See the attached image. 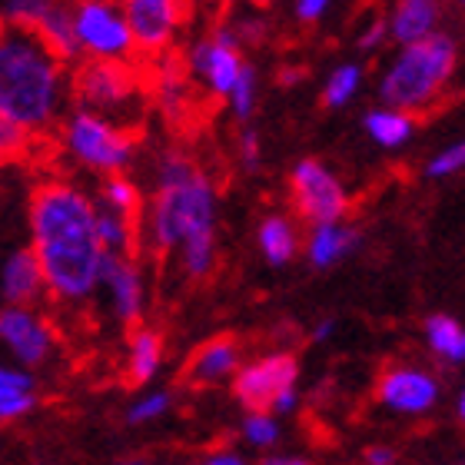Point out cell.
<instances>
[{
  "label": "cell",
  "mask_w": 465,
  "mask_h": 465,
  "mask_svg": "<svg viewBox=\"0 0 465 465\" xmlns=\"http://www.w3.org/2000/svg\"><path fill=\"white\" fill-rule=\"evenodd\" d=\"M30 230L44 286L57 300H84L100 282L104 246L97 236V206L77 186L47 180L30 193Z\"/></svg>",
  "instance_id": "1"
},
{
  "label": "cell",
  "mask_w": 465,
  "mask_h": 465,
  "mask_svg": "<svg viewBox=\"0 0 465 465\" xmlns=\"http://www.w3.org/2000/svg\"><path fill=\"white\" fill-rule=\"evenodd\" d=\"M64 64L47 50L34 27L0 17V116L24 130L54 124Z\"/></svg>",
  "instance_id": "2"
},
{
  "label": "cell",
  "mask_w": 465,
  "mask_h": 465,
  "mask_svg": "<svg viewBox=\"0 0 465 465\" xmlns=\"http://www.w3.org/2000/svg\"><path fill=\"white\" fill-rule=\"evenodd\" d=\"M213 183L183 153H170L160 166V190L153 203V242L170 252L183 236L213 230Z\"/></svg>",
  "instance_id": "3"
},
{
  "label": "cell",
  "mask_w": 465,
  "mask_h": 465,
  "mask_svg": "<svg viewBox=\"0 0 465 465\" xmlns=\"http://www.w3.org/2000/svg\"><path fill=\"white\" fill-rule=\"evenodd\" d=\"M456 40L432 30L429 37L406 44V50L382 77L379 94L392 110L429 116V110H436L439 97L449 90V80L456 74Z\"/></svg>",
  "instance_id": "4"
},
{
  "label": "cell",
  "mask_w": 465,
  "mask_h": 465,
  "mask_svg": "<svg viewBox=\"0 0 465 465\" xmlns=\"http://www.w3.org/2000/svg\"><path fill=\"white\" fill-rule=\"evenodd\" d=\"M134 143H136V130H124V126L107 124L104 116L90 114V110H77L67 124L70 153L77 156L80 163L100 170V173L124 170L130 163Z\"/></svg>",
  "instance_id": "5"
},
{
  "label": "cell",
  "mask_w": 465,
  "mask_h": 465,
  "mask_svg": "<svg viewBox=\"0 0 465 465\" xmlns=\"http://www.w3.org/2000/svg\"><path fill=\"white\" fill-rule=\"evenodd\" d=\"M140 90V64L114 57H90L80 60L74 77H70V94L80 107H120Z\"/></svg>",
  "instance_id": "6"
},
{
  "label": "cell",
  "mask_w": 465,
  "mask_h": 465,
  "mask_svg": "<svg viewBox=\"0 0 465 465\" xmlns=\"http://www.w3.org/2000/svg\"><path fill=\"white\" fill-rule=\"evenodd\" d=\"M70 14H74V34L80 40V50H90V57L140 64L126 20L120 14V0H77Z\"/></svg>",
  "instance_id": "7"
},
{
  "label": "cell",
  "mask_w": 465,
  "mask_h": 465,
  "mask_svg": "<svg viewBox=\"0 0 465 465\" xmlns=\"http://www.w3.org/2000/svg\"><path fill=\"white\" fill-rule=\"evenodd\" d=\"M292 206L310 223H340L349 210L346 190L320 160H300L290 173Z\"/></svg>",
  "instance_id": "8"
},
{
  "label": "cell",
  "mask_w": 465,
  "mask_h": 465,
  "mask_svg": "<svg viewBox=\"0 0 465 465\" xmlns=\"http://www.w3.org/2000/svg\"><path fill=\"white\" fill-rule=\"evenodd\" d=\"M136 57H156L170 47L176 27L186 17V0H120Z\"/></svg>",
  "instance_id": "9"
},
{
  "label": "cell",
  "mask_w": 465,
  "mask_h": 465,
  "mask_svg": "<svg viewBox=\"0 0 465 465\" xmlns=\"http://www.w3.org/2000/svg\"><path fill=\"white\" fill-rule=\"evenodd\" d=\"M300 376V362L290 352H272V356L240 369L232 379V396L246 412H270L282 389H292Z\"/></svg>",
  "instance_id": "10"
},
{
  "label": "cell",
  "mask_w": 465,
  "mask_h": 465,
  "mask_svg": "<svg viewBox=\"0 0 465 465\" xmlns=\"http://www.w3.org/2000/svg\"><path fill=\"white\" fill-rule=\"evenodd\" d=\"M376 396L396 412H426L436 406L439 382L419 369H386L376 382Z\"/></svg>",
  "instance_id": "11"
},
{
  "label": "cell",
  "mask_w": 465,
  "mask_h": 465,
  "mask_svg": "<svg viewBox=\"0 0 465 465\" xmlns=\"http://www.w3.org/2000/svg\"><path fill=\"white\" fill-rule=\"evenodd\" d=\"M0 340L14 349L20 362L37 366L47 359L54 336H50L47 322L34 316L27 306H10V310H0Z\"/></svg>",
  "instance_id": "12"
},
{
  "label": "cell",
  "mask_w": 465,
  "mask_h": 465,
  "mask_svg": "<svg viewBox=\"0 0 465 465\" xmlns=\"http://www.w3.org/2000/svg\"><path fill=\"white\" fill-rule=\"evenodd\" d=\"M240 366V342L232 336H213L203 346H196L186 359L183 382H190L193 389H210L220 386L226 376H232V369Z\"/></svg>",
  "instance_id": "13"
},
{
  "label": "cell",
  "mask_w": 465,
  "mask_h": 465,
  "mask_svg": "<svg viewBox=\"0 0 465 465\" xmlns=\"http://www.w3.org/2000/svg\"><path fill=\"white\" fill-rule=\"evenodd\" d=\"M100 280L107 282L114 292V310L126 326H136L140 312H143V286H140V272H136L130 256L104 250L100 260Z\"/></svg>",
  "instance_id": "14"
},
{
  "label": "cell",
  "mask_w": 465,
  "mask_h": 465,
  "mask_svg": "<svg viewBox=\"0 0 465 465\" xmlns=\"http://www.w3.org/2000/svg\"><path fill=\"white\" fill-rule=\"evenodd\" d=\"M190 64H193V70L203 74L216 97H230L232 84H236V77H240L242 70L236 44H226L220 37H206L203 44H196Z\"/></svg>",
  "instance_id": "15"
},
{
  "label": "cell",
  "mask_w": 465,
  "mask_h": 465,
  "mask_svg": "<svg viewBox=\"0 0 465 465\" xmlns=\"http://www.w3.org/2000/svg\"><path fill=\"white\" fill-rule=\"evenodd\" d=\"M40 292H44V272H40L37 252H34V246L17 250L4 266V296L14 306H30Z\"/></svg>",
  "instance_id": "16"
},
{
  "label": "cell",
  "mask_w": 465,
  "mask_h": 465,
  "mask_svg": "<svg viewBox=\"0 0 465 465\" xmlns=\"http://www.w3.org/2000/svg\"><path fill=\"white\" fill-rule=\"evenodd\" d=\"M34 30H37V37L47 44V50L60 64L80 57V40L74 34V14H70V7L64 0H54L47 14L34 24Z\"/></svg>",
  "instance_id": "17"
},
{
  "label": "cell",
  "mask_w": 465,
  "mask_h": 465,
  "mask_svg": "<svg viewBox=\"0 0 465 465\" xmlns=\"http://www.w3.org/2000/svg\"><path fill=\"white\" fill-rule=\"evenodd\" d=\"M439 17H442V0H396L389 30L399 44H412V40L429 37Z\"/></svg>",
  "instance_id": "18"
},
{
  "label": "cell",
  "mask_w": 465,
  "mask_h": 465,
  "mask_svg": "<svg viewBox=\"0 0 465 465\" xmlns=\"http://www.w3.org/2000/svg\"><path fill=\"white\" fill-rule=\"evenodd\" d=\"M356 242H359L356 230H349V226H340V223H320L310 240V260L316 262V266H332V262H340Z\"/></svg>",
  "instance_id": "19"
},
{
  "label": "cell",
  "mask_w": 465,
  "mask_h": 465,
  "mask_svg": "<svg viewBox=\"0 0 465 465\" xmlns=\"http://www.w3.org/2000/svg\"><path fill=\"white\" fill-rule=\"evenodd\" d=\"M160 356H163V342H160L156 332H150V330L134 332L130 362H126V382H130V386H143L146 379H153L156 366H160Z\"/></svg>",
  "instance_id": "20"
},
{
  "label": "cell",
  "mask_w": 465,
  "mask_h": 465,
  "mask_svg": "<svg viewBox=\"0 0 465 465\" xmlns=\"http://www.w3.org/2000/svg\"><path fill=\"white\" fill-rule=\"evenodd\" d=\"M366 130L369 136L382 146H399L406 143L409 134L416 130V116L412 114H402V110H372L366 114Z\"/></svg>",
  "instance_id": "21"
},
{
  "label": "cell",
  "mask_w": 465,
  "mask_h": 465,
  "mask_svg": "<svg viewBox=\"0 0 465 465\" xmlns=\"http://www.w3.org/2000/svg\"><path fill=\"white\" fill-rule=\"evenodd\" d=\"M260 246H262V256H266L272 266L290 262L292 252H296V232H292L290 220H282V216H270V220H262Z\"/></svg>",
  "instance_id": "22"
},
{
  "label": "cell",
  "mask_w": 465,
  "mask_h": 465,
  "mask_svg": "<svg viewBox=\"0 0 465 465\" xmlns=\"http://www.w3.org/2000/svg\"><path fill=\"white\" fill-rule=\"evenodd\" d=\"M426 336H429V346L436 349V352H442L446 359L465 356V332L452 316H429Z\"/></svg>",
  "instance_id": "23"
},
{
  "label": "cell",
  "mask_w": 465,
  "mask_h": 465,
  "mask_svg": "<svg viewBox=\"0 0 465 465\" xmlns=\"http://www.w3.org/2000/svg\"><path fill=\"white\" fill-rule=\"evenodd\" d=\"M104 200H107V206L114 210V213H120L126 220V223H140V213H143V200H140V193H136V186L130 183V180H124V176H110L107 183H104Z\"/></svg>",
  "instance_id": "24"
},
{
  "label": "cell",
  "mask_w": 465,
  "mask_h": 465,
  "mask_svg": "<svg viewBox=\"0 0 465 465\" xmlns=\"http://www.w3.org/2000/svg\"><path fill=\"white\" fill-rule=\"evenodd\" d=\"M183 266L193 280H203L206 272L213 270V230H200L183 236Z\"/></svg>",
  "instance_id": "25"
},
{
  "label": "cell",
  "mask_w": 465,
  "mask_h": 465,
  "mask_svg": "<svg viewBox=\"0 0 465 465\" xmlns=\"http://www.w3.org/2000/svg\"><path fill=\"white\" fill-rule=\"evenodd\" d=\"M30 150V130L10 124L7 116H0V166L14 163Z\"/></svg>",
  "instance_id": "26"
},
{
  "label": "cell",
  "mask_w": 465,
  "mask_h": 465,
  "mask_svg": "<svg viewBox=\"0 0 465 465\" xmlns=\"http://www.w3.org/2000/svg\"><path fill=\"white\" fill-rule=\"evenodd\" d=\"M359 87V67H340L322 90V107H342Z\"/></svg>",
  "instance_id": "27"
},
{
  "label": "cell",
  "mask_w": 465,
  "mask_h": 465,
  "mask_svg": "<svg viewBox=\"0 0 465 465\" xmlns=\"http://www.w3.org/2000/svg\"><path fill=\"white\" fill-rule=\"evenodd\" d=\"M50 4L54 0H7V14L4 17L14 20V24H24V27H34L50 10Z\"/></svg>",
  "instance_id": "28"
},
{
  "label": "cell",
  "mask_w": 465,
  "mask_h": 465,
  "mask_svg": "<svg viewBox=\"0 0 465 465\" xmlns=\"http://www.w3.org/2000/svg\"><path fill=\"white\" fill-rule=\"evenodd\" d=\"M242 432H246V439H250L252 446H272L276 436H280V429H276V422L270 419V412H250Z\"/></svg>",
  "instance_id": "29"
},
{
  "label": "cell",
  "mask_w": 465,
  "mask_h": 465,
  "mask_svg": "<svg viewBox=\"0 0 465 465\" xmlns=\"http://www.w3.org/2000/svg\"><path fill=\"white\" fill-rule=\"evenodd\" d=\"M252 90H256V74H252L250 67H242L240 77H236V84H232V90H230L236 116H250V110H252Z\"/></svg>",
  "instance_id": "30"
},
{
  "label": "cell",
  "mask_w": 465,
  "mask_h": 465,
  "mask_svg": "<svg viewBox=\"0 0 465 465\" xmlns=\"http://www.w3.org/2000/svg\"><path fill=\"white\" fill-rule=\"evenodd\" d=\"M166 409H170V396H166V392H156V396H150V399H140V402L130 409V422L156 419V416H163Z\"/></svg>",
  "instance_id": "31"
},
{
  "label": "cell",
  "mask_w": 465,
  "mask_h": 465,
  "mask_svg": "<svg viewBox=\"0 0 465 465\" xmlns=\"http://www.w3.org/2000/svg\"><path fill=\"white\" fill-rule=\"evenodd\" d=\"M462 160H465V146H449L446 153H439L432 163L426 166L429 176H449V173H456V170H462Z\"/></svg>",
  "instance_id": "32"
},
{
  "label": "cell",
  "mask_w": 465,
  "mask_h": 465,
  "mask_svg": "<svg viewBox=\"0 0 465 465\" xmlns=\"http://www.w3.org/2000/svg\"><path fill=\"white\" fill-rule=\"evenodd\" d=\"M34 409V396L30 392H4L0 396V422H10V419L24 416Z\"/></svg>",
  "instance_id": "33"
},
{
  "label": "cell",
  "mask_w": 465,
  "mask_h": 465,
  "mask_svg": "<svg viewBox=\"0 0 465 465\" xmlns=\"http://www.w3.org/2000/svg\"><path fill=\"white\" fill-rule=\"evenodd\" d=\"M0 386H7V389H27L34 386V379L27 376V372H14V369H4L0 366Z\"/></svg>",
  "instance_id": "34"
},
{
  "label": "cell",
  "mask_w": 465,
  "mask_h": 465,
  "mask_svg": "<svg viewBox=\"0 0 465 465\" xmlns=\"http://www.w3.org/2000/svg\"><path fill=\"white\" fill-rule=\"evenodd\" d=\"M366 462L369 465H396V452L386 449V446H372L366 452Z\"/></svg>",
  "instance_id": "35"
},
{
  "label": "cell",
  "mask_w": 465,
  "mask_h": 465,
  "mask_svg": "<svg viewBox=\"0 0 465 465\" xmlns=\"http://www.w3.org/2000/svg\"><path fill=\"white\" fill-rule=\"evenodd\" d=\"M326 4H330V0H300V17L306 20V24H312V20L326 10Z\"/></svg>",
  "instance_id": "36"
},
{
  "label": "cell",
  "mask_w": 465,
  "mask_h": 465,
  "mask_svg": "<svg viewBox=\"0 0 465 465\" xmlns=\"http://www.w3.org/2000/svg\"><path fill=\"white\" fill-rule=\"evenodd\" d=\"M242 160L250 166H256V156H260V143H256V134H242Z\"/></svg>",
  "instance_id": "37"
},
{
  "label": "cell",
  "mask_w": 465,
  "mask_h": 465,
  "mask_svg": "<svg viewBox=\"0 0 465 465\" xmlns=\"http://www.w3.org/2000/svg\"><path fill=\"white\" fill-rule=\"evenodd\" d=\"M260 465H310L306 459H290V456H266Z\"/></svg>",
  "instance_id": "38"
},
{
  "label": "cell",
  "mask_w": 465,
  "mask_h": 465,
  "mask_svg": "<svg viewBox=\"0 0 465 465\" xmlns=\"http://www.w3.org/2000/svg\"><path fill=\"white\" fill-rule=\"evenodd\" d=\"M203 465H246L240 456H230V452H223V456H213V459H206Z\"/></svg>",
  "instance_id": "39"
},
{
  "label": "cell",
  "mask_w": 465,
  "mask_h": 465,
  "mask_svg": "<svg viewBox=\"0 0 465 465\" xmlns=\"http://www.w3.org/2000/svg\"><path fill=\"white\" fill-rule=\"evenodd\" d=\"M332 332V322H322L320 330H316V340H326V336H330Z\"/></svg>",
  "instance_id": "40"
},
{
  "label": "cell",
  "mask_w": 465,
  "mask_h": 465,
  "mask_svg": "<svg viewBox=\"0 0 465 465\" xmlns=\"http://www.w3.org/2000/svg\"><path fill=\"white\" fill-rule=\"evenodd\" d=\"M252 4H256V7H262V4H270V0H252Z\"/></svg>",
  "instance_id": "41"
},
{
  "label": "cell",
  "mask_w": 465,
  "mask_h": 465,
  "mask_svg": "<svg viewBox=\"0 0 465 465\" xmlns=\"http://www.w3.org/2000/svg\"><path fill=\"white\" fill-rule=\"evenodd\" d=\"M126 465H140V462H126Z\"/></svg>",
  "instance_id": "42"
}]
</instances>
